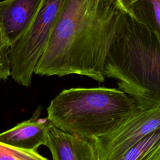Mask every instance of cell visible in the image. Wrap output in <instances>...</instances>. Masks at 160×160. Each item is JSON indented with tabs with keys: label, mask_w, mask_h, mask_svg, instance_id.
I'll use <instances>...</instances> for the list:
<instances>
[{
	"label": "cell",
	"mask_w": 160,
	"mask_h": 160,
	"mask_svg": "<svg viewBox=\"0 0 160 160\" xmlns=\"http://www.w3.org/2000/svg\"><path fill=\"white\" fill-rule=\"evenodd\" d=\"M120 9L116 0H64L34 74H78L104 82V66Z\"/></svg>",
	"instance_id": "obj_1"
},
{
	"label": "cell",
	"mask_w": 160,
	"mask_h": 160,
	"mask_svg": "<svg viewBox=\"0 0 160 160\" xmlns=\"http://www.w3.org/2000/svg\"><path fill=\"white\" fill-rule=\"evenodd\" d=\"M103 74L137 106H160V36L121 8Z\"/></svg>",
	"instance_id": "obj_2"
},
{
	"label": "cell",
	"mask_w": 160,
	"mask_h": 160,
	"mask_svg": "<svg viewBox=\"0 0 160 160\" xmlns=\"http://www.w3.org/2000/svg\"><path fill=\"white\" fill-rule=\"evenodd\" d=\"M136 106L118 88H72L51 101L47 118L58 128L93 140L120 124Z\"/></svg>",
	"instance_id": "obj_3"
},
{
	"label": "cell",
	"mask_w": 160,
	"mask_h": 160,
	"mask_svg": "<svg viewBox=\"0 0 160 160\" xmlns=\"http://www.w3.org/2000/svg\"><path fill=\"white\" fill-rule=\"evenodd\" d=\"M160 129V106H136L131 114L108 132L93 139L98 160H120L122 155L148 134Z\"/></svg>",
	"instance_id": "obj_4"
},
{
	"label": "cell",
	"mask_w": 160,
	"mask_h": 160,
	"mask_svg": "<svg viewBox=\"0 0 160 160\" xmlns=\"http://www.w3.org/2000/svg\"><path fill=\"white\" fill-rule=\"evenodd\" d=\"M45 146L54 160H98L93 140L58 128L49 122Z\"/></svg>",
	"instance_id": "obj_5"
},
{
	"label": "cell",
	"mask_w": 160,
	"mask_h": 160,
	"mask_svg": "<svg viewBox=\"0 0 160 160\" xmlns=\"http://www.w3.org/2000/svg\"><path fill=\"white\" fill-rule=\"evenodd\" d=\"M41 110V106H39L31 118L0 133V142L33 151H38L41 146H45L46 129L50 121L47 118H39Z\"/></svg>",
	"instance_id": "obj_6"
},
{
	"label": "cell",
	"mask_w": 160,
	"mask_h": 160,
	"mask_svg": "<svg viewBox=\"0 0 160 160\" xmlns=\"http://www.w3.org/2000/svg\"><path fill=\"white\" fill-rule=\"evenodd\" d=\"M42 0L0 1V22L11 46L24 34L34 20Z\"/></svg>",
	"instance_id": "obj_7"
},
{
	"label": "cell",
	"mask_w": 160,
	"mask_h": 160,
	"mask_svg": "<svg viewBox=\"0 0 160 160\" xmlns=\"http://www.w3.org/2000/svg\"><path fill=\"white\" fill-rule=\"evenodd\" d=\"M124 11L160 36V0H136Z\"/></svg>",
	"instance_id": "obj_8"
},
{
	"label": "cell",
	"mask_w": 160,
	"mask_h": 160,
	"mask_svg": "<svg viewBox=\"0 0 160 160\" xmlns=\"http://www.w3.org/2000/svg\"><path fill=\"white\" fill-rule=\"evenodd\" d=\"M120 160H160V129L138 141Z\"/></svg>",
	"instance_id": "obj_9"
},
{
	"label": "cell",
	"mask_w": 160,
	"mask_h": 160,
	"mask_svg": "<svg viewBox=\"0 0 160 160\" xmlns=\"http://www.w3.org/2000/svg\"><path fill=\"white\" fill-rule=\"evenodd\" d=\"M46 160L38 151L12 147L0 142V160Z\"/></svg>",
	"instance_id": "obj_10"
},
{
	"label": "cell",
	"mask_w": 160,
	"mask_h": 160,
	"mask_svg": "<svg viewBox=\"0 0 160 160\" xmlns=\"http://www.w3.org/2000/svg\"><path fill=\"white\" fill-rule=\"evenodd\" d=\"M11 49L9 39L0 22V80H6L11 76Z\"/></svg>",
	"instance_id": "obj_11"
},
{
	"label": "cell",
	"mask_w": 160,
	"mask_h": 160,
	"mask_svg": "<svg viewBox=\"0 0 160 160\" xmlns=\"http://www.w3.org/2000/svg\"><path fill=\"white\" fill-rule=\"evenodd\" d=\"M119 7L125 10L129 5H131L132 3H133L136 0H116Z\"/></svg>",
	"instance_id": "obj_12"
}]
</instances>
